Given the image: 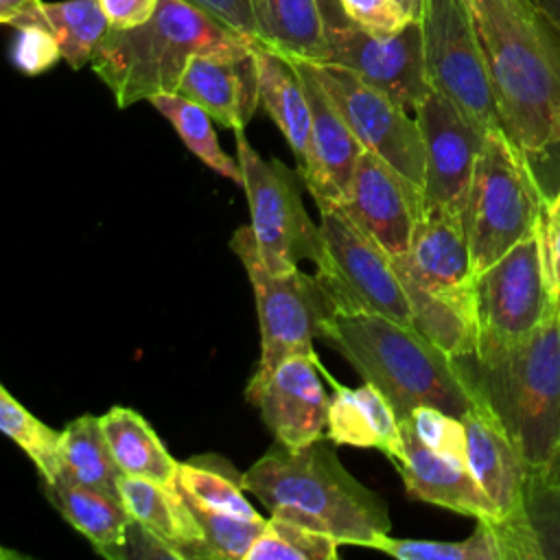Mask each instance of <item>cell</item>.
Segmentation results:
<instances>
[{"label":"cell","mask_w":560,"mask_h":560,"mask_svg":"<svg viewBox=\"0 0 560 560\" xmlns=\"http://www.w3.org/2000/svg\"><path fill=\"white\" fill-rule=\"evenodd\" d=\"M46 497L59 514L83 534L103 558H125L131 518L120 497L74 486L66 481H44Z\"/></svg>","instance_id":"cell-25"},{"label":"cell","mask_w":560,"mask_h":560,"mask_svg":"<svg viewBox=\"0 0 560 560\" xmlns=\"http://www.w3.org/2000/svg\"><path fill=\"white\" fill-rule=\"evenodd\" d=\"M319 208L315 276L343 315H383L411 326L407 295L389 256L335 203Z\"/></svg>","instance_id":"cell-8"},{"label":"cell","mask_w":560,"mask_h":560,"mask_svg":"<svg viewBox=\"0 0 560 560\" xmlns=\"http://www.w3.org/2000/svg\"><path fill=\"white\" fill-rule=\"evenodd\" d=\"M258 46L188 0H160L138 26H109L92 55L94 74L109 88L118 107L177 92L195 55H243Z\"/></svg>","instance_id":"cell-4"},{"label":"cell","mask_w":560,"mask_h":560,"mask_svg":"<svg viewBox=\"0 0 560 560\" xmlns=\"http://www.w3.org/2000/svg\"><path fill=\"white\" fill-rule=\"evenodd\" d=\"M540 201L523 153L501 129L488 131L462 210L472 276L536 232Z\"/></svg>","instance_id":"cell-6"},{"label":"cell","mask_w":560,"mask_h":560,"mask_svg":"<svg viewBox=\"0 0 560 560\" xmlns=\"http://www.w3.org/2000/svg\"><path fill=\"white\" fill-rule=\"evenodd\" d=\"M184 494V492H182ZM186 497V494H184ZM192 514L197 516L206 547L210 551V558H232V560H245L249 547L258 538L262 525L267 518H243L225 512H217L210 508H203L186 497Z\"/></svg>","instance_id":"cell-37"},{"label":"cell","mask_w":560,"mask_h":560,"mask_svg":"<svg viewBox=\"0 0 560 560\" xmlns=\"http://www.w3.org/2000/svg\"><path fill=\"white\" fill-rule=\"evenodd\" d=\"M118 497L129 518L168 547L175 560L210 558L201 525L177 483L120 475Z\"/></svg>","instance_id":"cell-21"},{"label":"cell","mask_w":560,"mask_h":560,"mask_svg":"<svg viewBox=\"0 0 560 560\" xmlns=\"http://www.w3.org/2000/svg\"><path fill=\"white\" fill-rule=\"evenodd\" d=\"M313 70L361 147L422 188L424 144L416 118L348 68L313 63Z\"/></svg>","instance_id":"cell-13"},{"label":"cell","mask_w":560,"mask_h":560,"mask_svg":"<svg viewBox=\"0 0 560 560\" xmlns=\"http://www.w3.org/2000/svg\"><path fill=\"white\" fill-rule=\"evenodd\" d=\"M20 553H15L13 549H7V547H2L0 545V560H9V558H18Z\"/></svg>","instance_id":"cell-48"},{"label":"cell","mask_w":560,"mask_h":560,"mask_svg":"<svg viewBox=\"0 0 560 560\" xmlns=\"http://www.w3.org/2000/svg\"><path fill=\"white\" fill-rule=\"evenodd\" d=\"M149 103L175 127L177 136L184 140V144L214 173L221 177L243 186V173L238 160H232L219 144L214 127H212V116L192 103L190 98L168 92V94H158L151 96Z\"/></svg>","instance_id":"cell-31"},{"label":"cell","mask_w":560,"mask_h":560,"mask_svg":"<svg viewBox=\"0 0 560 560\" xmlns=\"http://www.w3.org/2000/svg\"><path fill=\"white\" fill-rule=\"evenodd\" d=\"M188 2H192L201 11H206L221 24H225L228 28H232L258 44L256 22H254L249 0H188Z\"/></svg>","instance_id":"cell-43"},{"label":"cell","mask_w":560,"mask_h":560,"mask_svg":"<svg viewBox=\"0 0 560 560\" xmlns=\"http://www.w3.org/2000/svg\"><path fill=\"white\" fill-rule=\"evenodd\" d=\"M319 339L337 350L392 405L398 422L420 405L464 418L472 407L453 359L413 326L383 315H332Z\"/></svg>","instance_id":"cell-5"},{"label":"cell","mask_w":560,"mask_h":560,"mask_svg":"<svg viewBox=\"0 0 560 560\" xmlns=\"http://www.w3.org/2000/svg\"><path fill=\"white\" fill-rule=\"evenodd\" d=\"M400 435L402 453L394 459V464L398 466L402 483L413 499L440 505L475 521L497 516L492 501L468 470L466 457L435 453L402 429Z\"/></svg>","instance_id":"cell-20"},{"label":"cell","mask_w":560,"mask_h":560,"mask_svg":"<svg viewBox=\"0 0 560 560\" xmlns=\"http://www.w3.org/2000/svg\"><path fill=\"white\" fill-rule=\"evenodd\" d=\"M398 282L431 291H466L472 284L470 249L462 214L422 208L407 254L389 258Z\"/></svg>","instance_id":"cell-18"},{"label":"cell","mask_w":560,"mask_h":560,"mask_svg":"<svg viewBox=\"0 0 560 560\" xmlns=\"http://www.w3.org/2000/svg\"><path fill=\"white\" fill-rule=\"evenodd\" d=\"M477 350L490 352L532 335L558 313L536 232L472 276Z\"/></svg>","instance_id":"cell-11"},{"label":"cell","mask_w":560,"mask_h":560,"mask_svg":"<svg viewBox=\"0 0 560 560\" xmlns=\"http://www.w3.org/2000/svg\"><path fill=\"white\" fill-rule=\"evenodd\" d=\"M556 464H558V466H560V459H558V462H556Z\"/></svg>","instance_id":"cell-50"},{"label":"cell","mask_w":560,"mask_h":560,"mask_svg":"<svg viewBox=\"0 0 560 560\" xmlns=\"http://www.w3.org/2000/svg\"><path fill=\"white\" fill-rule=\"evenodd\" d=\"M120 475L96 416H79L61 431L57 475L52 481L85 486L118 497Z\"/></svg>","instance_id":"cell-29"},{"label":"cell","mask_w":560,"mask_h":560,"mask_svg":"<svg viewBox=\"0 0 560 560\" xmlns=\"http://www.w3.org/2000/svg\"><path fill=\"white\" fill-rule=\"evenodd\" d=\"M462 420L466 429V466L492 501L497 516L521 512V490L527 477L525 462L497 422L479 407H472Z\"/></svg>","instance_id":"cell-22"},{"label":"cell","mask_w":560,"mask_h":560,"mask_svg":"<svg viewBox=\"0 0 560 560\" xmlns=\"http://www.w3.org/2000/svg\"><path fill=\"white\" fill-rule=\"evenodd\" d=\"M114 28H129L144 24L153 11L158 9L160 0H96Z\"/></svg>","instance_id":"cell-44"},{"label":"cell","mask_w":560,"mask_h":560,"mask_svg":"<svg viewBox=\"0 0 560 560\" xmlns=\"http://www.w3.org/2000/svg\"><path fill=\"white\" fill-rule=\"evenodd\" d=\"M0 431L13 440L37 466L42 481H52L59 462L61 431L50 429L22 407L0 383Z\"/></svg>","instance_id":"cell-36"},{"label":"cell","mask_w":560,"mask_h":560,"mask_svg":"<svg viewBox=\"0 0 560 560\" xmlns=\"http://www.w3.org/2000/svg\"><path fill=\"white\" fill-rule=\"evenodd\" d=\"M326 438L337 446L378 448L392 462L402 453L400 422L385 396L370 383L343 387L332 381Z\"/></svg>","instance_id":"cell-23"},{"label":"cell","mask_w":560,"mask_h":560,"mask_svg":"<svg viewBox=\"0 0 560 560\" xmlns=\"http://www.w3.org/2000/svg\"><path fill=\"white\" fill-rule=\"evenodd\" d=\"M221 459L214 457H197L190 462H179L177 470V488L195 503L243 516V518H262L254 505L245 499L243 494V483L241 477L232 475L234 470L228 468V472L219 470Z\"/></svg>","instance_id":"cell-32"},{"label":"cell","mask_w":560,"mask_h":560,"mask_svg":"<svg viewBox=\"0 0 560 560\" xmlns=\"http://www.w3.org/2000/svg\"><path fill=\"white\" fill-rule=\"evenodd\" d=\"M413 114L424 144V208L462 214L486 133L435 90L427 94Z\"/></svg>","instance_id":"cell-14"},{"label":"cell","mask_w":560,"mask_h":560,"mask_svg":"<svg viewBox=\"0 0 560 560\" xmlns=\"http://www.w3.org/2000/svg\"><path fill=\"white\" fill-rule=\"evenodd\" d=\"M521 510L534 538L538 560H560V466L527 470Z\"/></svg>","instance_id":"cell-33"},{"label":"cell","mask_w":560,"mask_h":560,"mask_svg":"<svg viewBox=\"0 0 560 560\" xmlns=\"http://www.w3.org/2000/svg\"><path fill=\"white\" fill-rule=\"evenodd\" d=\"M258 46L289 59H326L324 24L317 0H249Z\"/></svg>","instance_id":"cell-27"},{"label":"cell","mask_w":560,"mask_h":560,"mask_svg":"<svg viewBox=\"0 0 560 560\" xmlns=\"http://www.w3.org/2000/svg\"><path fill=\"white\" fill-rule=\"evenodd\" d=\"M536 236L540 245L547 287L553 300L558 302L560 300V188L556 195L540 201Z\"/></svg>","instance_id":"cell-39"},{"label":"cell","mask_w":560,"mask_h":560,"mask_svg":"<svg viewBox=\"0 0 560 560\" xmlns=\"http://www.w3.org/2000/svg\"><path fill=\"white\" fill-rule=\"evenodd\" d=\"M558 313H560V300H558Z\"/></svg>","instance_id":"cell-49"},{"label":"cell","mask_w":560,"mask_h":560,"mask_svg":"<svg viewBox=\"0 0 560 560\" xmlns=\"http://www.w3.org/2000/svg\"><path fill=\"white\" fill-rule=\"evenodd\" d=\"M335 446L326 435L300 448L276 442L241 475L243 490L271 514L324 532L339 545L372 547L389 534L387 505L346 470Z\"/></svg>","instance_id":"cell-3"},{"label":"cell","mask_w":560,"mask_h":560,"mask_svg":"<svg viewBox=\"0 0 560 560\" xmlns=\"http://www.w3.org/2000/svg\"><path fill=\"white\" fill-rule=\"evenodd\" d=\"M236 160L249 203V230L258 258L271 271H287L300 260H315L319 225L302 201V177L278 158H262L236 129Z\"/></svg>","instance_id":"cell-9"},{"label":"cell","mask_w":560,"mask_h":560,"mask_svg":"<svg viewBox=\"0 0 560 560\" xmlns=\"http://www.w3.org/2000/svg\"><path fill=\"white\" fill-rule=\"evenodd\" d=\"M230 245L249 276L258 308L260 359L252 376L269 374L293 354L317 357L313 339H319L326 322L337 315L317 276L304 273L300 267L287 271L267 269L254 249L249 225L238 228Z\"/></svg>","instance_id":"cell-7"},{"label":"cell","mask_w":560,"mask_h":560,"mask_svg":"<svg viewBox=\"0 0 560 560\" xmlns=\"http://www.w3.org/2000/svg\"><path fill=\"white\" fill-rule=\"evenodd\" d=\"M339 206L389 258L409 249L422 217V188L378 155L363 151Z\"/></svg>","instance_id":"cell-15"},{"label":"cell","mask_w":560,"mask_h":560,"mask_svg":"<svg viewBox=\"0 0 560 560\" xmlns=\"http://www.w3.org/2000/svg\"><path fill=\"white\" fill-rule=\"evenodd\" d=\"M420 24L431 90L448 98L483 133L501 129L483 55L464 0H427Z\"/></svg>","instance_id":"cell-12"},{"label":"cell","mask_w":560,"mask_h":560,"mask_svg":"<svg viewBox=\"0 0 560 560\" xmlns=\"http://www.w3.org/2000/svg\"><path fill=\"white\" fill-rule=\"evenodd\" d=\"M411 326L448 357L477 350V328L472 311V291H431L411 282H400ZM472 287V284H470Z\"/></svg>","instance_id":"cell-26"},{"label":"cell","mask_w":560,"mask_h":560,"mask_svg":"<svg viewBox=\"0 0 560 560\" xmlns=\"http://www.w3.org/2000/svg\"><path fill=\"white\" fill-rule=\"evenodd\" d=\"M37 4V0H0V24L20 26L26 13Z\"/></svg>","instance_id":"cell-45"},{"label":"cell","mask_w":560,"mask_h":560,"mask_svg":"<svg viewBox=\"0 0 560 560\" xmlns=\"http://www.w3.org/2000/svg\"><path fill=\"white\" fill-rule=\"evenodd\" d=\"M11 59L24 74H39L61 59V50L50 31L42 26H22L18 28Z\"/></svg>","instance_id":"cell-40"},{"label":"cell","mask_w":560,"mask_h":560,"mask_svg":"<svg viewBox=\"0 0 560 560\" xmlns=\"http://www.w3.org/2000/svg\"><path fill=\"white\" fill-rule=\"evenodd\" d=\"M177 94L203 107L221 127L245 129L260 105L254 50L195 55L177 83Z\"/></svg>","instance_id":"cell-19"},{"label":"cell","mask_w":560,"mask_h":560,"mask_svg":"<svg viewBox=\"0 0 560 560\" xmlns=\"http://www.w3.org/2000/svg\"><path fill=\"white\" fill-rule=\"evenodd\" d=\"M451 359L475 407L497 422L527 470L560 459V313L516 343Z\"/></svg>","instance_id":"cell-2"},{"label":"cell","mask_w":560,"mask_h":560,"mask_svg":"<svg viewBox=\"0 0 560 560\" xmlns=\"http://www.w3.org/2000/svg\"><path fill=\"white\" fill-rule=\"evenodd\" d=\"M370 549L400 560H501V549L488 518L477 521L475 532L464 540H418L381 534Z\"/></svg>","instance_id":"cell-35"},{"label":"cell","mask_w":560,"mask_h":560,"mask_svg":"<svg viewBox=\"0 0 560 560\" xmlns=\"http://www.w3.org/2000/svg\"><path fill=\"white\" fill-rule=\"evenodd\" d=\"M560 31V0H532Z\"/></svg>","instance_id":"cell-46"},{"label":"cell","mask_w":560,"mask_h":560,"mask_svg":"<svg viewBox=\"0 0 560 560\" xmlns=\"http://www.w3.org/2000/svg\"><path fill=\"white\" fill-rule=\"evenodd\" d=\"M291 61L302 79L311 107V162L302 175V184L317 206L339 203L365 149L324 92L313 63L306 59Z\"/></svg>","instance_id":"cell-17"},{"label":"cell","mask_w":560,"mask_h":560,"mask_svg":"<svg viewBox=\"0 0 560 560\" xmlns=\"http://www.w3.org/2000/svg\"><path fill=\"white\" fill-rule=\"evenodd\" d=\"M245 394L276 442L300 448L326 435L330 396L322 383L317 357H287L269 374L252 376Z\"/></svg>","instance_id":"cell-16"},{"label":"cell","mask_w":560,"mask_h":560,"mask_svg":"<svg viewBox=\"0 0 560 560\" xmlns=\"http://www.w3.org/2000/svg\"><path fill=\"white\" fill-rule=\"evenodd\" d=\"M260 105L289 142L300 177L311 162V107L293 61L271 48L254 46Z\"/></svg>","instance_id":"cell-24"},{"label":"cell","mask_w":560,"mask_h":560,"mask_svg":"<svg viewBox=\"0 0 560 560\" xmlns=\"http://www.w3.org/2000/svg\"><path fill=\"white\" fill-rule=\"evenodd\" d=\"M339 542L293 518L271 514L245 560H335Z\"/></svg>","instance_id":"cell-34"},{"label":"cell","mask_w":560,"mask_h":560,"mask_svg":"<svg viewBox=\"0 0 560 560\" xmlns=\"http://www.w3.org/2000/svg\"><path fill=\"white\" fill-rule=\"evenodd\" d=\"M400 429L416 438L422 446L455 457H466V429L464 420L438 407L420 405L400 420Z\"/></svg>","instance_id":"cell-38"},{"label":"cell","mask_w":560,"mask_h":560,"mask_svg":"<svg viewBox=\"0 0 560 560\" xmlns=\"http://www.w3.org/2000/svg\"><path fill=\"white\" fill-rule=\"evenodd\" d=\"M317 4L326 39V59L322 63L348 68L402 109L416 112L431 92L420 20L396 33L381 35L352 22L339 0H317Z\"/></svg>","instance_id":"cell-10"},{"label":"cell","mask_w":560,"mask_h":560,"mask_svg":"<svg viewBox=\"0 0 560 560\" xmlns=\"http://www.w3.org/2000/svg\"><path fill=\"white\" fill-rule=\"evenodd\" d=\"M346 15L359 26L389 35L413 22L396 0H339Z\"/></svg>","instance_id":"cell-41"},{"label":"cell","mask_w":560,"mask_h":560,"mask_svg":"<svg viewBox=\"0 0 560 560\" xmlns=\"http://www.w3.org/2000/svg\"><path fill=\"white\" fill-rule=\"evenodd\" d=\"M22 26H42L50 31L59 44L61 59L72 70H79L92 61V55L107 33L109 22L96 0H37L18 28Z\"/></svg>","instance_id":"cell-30"},{"label":"cell","mask_w":560,"mask_h":560,"mask_svg":"<svg viewBox=\"0 0 560 560\" xmlns=\"http://www.w3.org/2000/svg\"><path fill=\"white\" fill-rule=\"evenodd\" d=\"M490 79L501 131L521 151L542 147L560 114V31L532 0H464Z\"/></svg>","instance_id":"cell-1"},{"label":"cell","mask_w":560,"mask_h":560,"mask_svg":"<svg viewBox=\"0 0 560 560\" xmlns=\"http://www.w3.org/2000/svg\"><path fill=\"white\" fill-rule=\"evenodd\" d=\"M523 158L540 197L556 195L560 188V114L549 140L536 151L523 153Z\"/></svg>","instance_id":"cell-42"},{"label":"cell","mask_w":560,"mask_h":560,"mask_svg":"<svg viewBox=\"0 0 560 560\" xmlns=\"http://www.w3.org/2000/svg\"><path fill=\"white\" fill-rule=\"evenodd\" d=\"M396 2L402 7V11H405L411 20H420L422 13H424V9H427V0H396Z\"/></svg>","instance_id":"cell-47"},{"label":"cell","mask_w":560,"mask_h":560,"mask_svg":"<svg viewBox=\"0 0 560 560\" xmlns=\"http://www.w3.org/2000/svg\"><path fill=\"white\" fill-rule=\"evenodd\" d=\"M112 457L122 475L175 483L179 462L166 451L153 427L131 407H112L98 416Z\"/></svg>","instance_id":"cell-28"}]
</instances>
